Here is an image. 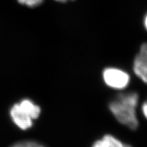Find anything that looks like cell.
Masks as SVG:
<instances>
[{"label": "cell", "mask_w": 147, "mask_h": 147, "mask_svg": "<svg viewBox=\"0 0 147 147\" xmlns=\"http://www.w3.org/2000/svg\"><path fill=\"white\" fill-rule=\"evenodd\" d=\"M134 72L138 78L147 84V43L141 46L133 64Z\"/></svg>", "instance_id": "cell-4"}, {"label": "cell", "mask_w": 147, "mask_h": 147, "mask_svg": "<svg viewBox=\"0 0 147 147\" xmlns=\"http://www.w3.org/2000/svg\"><path fill=\"white\" fill-rule=\"evenodd\" d=\"M55 1H59V2H65V1H67V0H55Z\"/></svg>", "instance_id": "cell-10"}, {"label": "cell", "mask_w": 147, "mask_h": 147, "mask_svg": "<svg viewBox=\"0 0 147 147\" xmlns=\"http://www.w3.org/2000/svg\"><path fill=\"white\" fill-rule=\"evenodd\" d=\"M142 111L143 115H144L145 118L147 119V101L143 103L142 106Z\"/></svg>", "instance_id": "cell-8"}, {"label": "cell", "mask_w": 147, "mask_h": 147, "mask_svg": "<svg viewBox=\"0 0 147 147\" xmlns=\"http://www.w3.org/2000/svg\"><path fill=\"white\" fill-rule=\"evenodd\" d=\"M138 100L136 92L121 93L110 102V110L119 123L134 130L138 126L136 115Z\"/></svg>", "instance_id": "cell-1"}, {"label": "cell", "mask_w": 147, "mask_h": 147, "mask_svg": "<svg viewBox=\"0 0 147 147\" xmlns=\"http://www.w3.org/2000/svg\"><path fill=\"white\" fill-rule=\"evenodd\" d=\"M11 147H44L42 145L38 144L35 142L32 141H25V142H21L16 143Z\"/></svg>", "instance_id": "cell-7"}, {"label": "cell", "mask_w": 147, "mask_h": 147, "mask_svg": "<svg viewBox=\"0 0 147 147\" xmlns=\"http://www.w3.org/2000/svg\"><path fill=\"white\" fill-rule=\"evenodd\" d=\"M103 79L108 87L117 90L125 89L130 82L129 74L116 67H108L104 69Z\"/></svg>", "instance_id": "cell-3"}, {"label": "cell", "mask_w": 147, "mask_h": 147, "mask_svg": "<svg viewBox=\"0 0 147 147\" xmlns=\"http://www.w3.org/2000/svg\"><path fill=\"white\" fill-rule=\"evenodd\" d=\"M91 147H131V146L122 142L113 136L107 134L102 139L95 141Z\"/></svg>", "instance_id": "cell-5"}, {"label": "cell", "mask_w": 147, "mask_h": 147, "mask_svg": "<svg viewBox=\"0 0 147 147\" xmlns=\"http://www.w3.org/2000/svg\"><path fill=\"white\" fill-rule=\"evenodd\" d=\"M144 26L147 29V15L146 16V17H145V19H144Z\"/></svg>", "instance_id": "cell-9"}, {"label": "cell", "mask_w": 147, "mask_h": 147, "mask_svg": "<svg viewBox=\"0 0 147 147\" xmlns=\"http://www.w3.org/2000/svg\"><path fill=\"white\" fill-rule=\"evenodd\" d=\"M40 108L29 100H23L12 106L10 116L16 125L25 130L32 126V121L36 119L40 114Z\"/></svg>", "instance_id": "cell-2"}, {"label": "cell", "mask_w": 147, "mask_h": 147, "mask_svg": "<svg viewBox=\"0 0 147 147\" xmlns=\"http://www.w3.org/2000/svg\"><path fill=\"white\" fill-rule=\"evenodd\" d=\"M18 1L21 4L25 5L28 7L34 8V7L38 6L43 2L44 0H18Z\"/></svg>", "instance_id": "cell-6"}]
</instances>
